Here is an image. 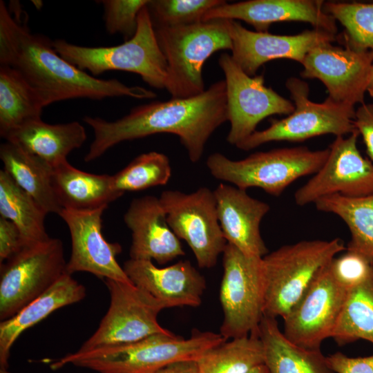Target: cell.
Returning a JSON list of instances; mask_svg holds the SVG:
<instances>
[{
    "label": "cell",
    "mask_w": 373,
    "mask_h": 373,
    "mask_svg": "<svg viewBox=\"0 0 373 373\" xmlns=\"http://www.w3.org/2000/svg\"><path fill=\"white\" fill-rule=\"evenodd\" d=\"M20 16L13 17L0 1V65L16 70L35 90L44 107L63 100L129 97L152 99L144 87L127 86L117 79H103L62 58L47 37L32 33Z\"/></svg>",
    "instance_id": "obj_1"
},
{
    "label": "cell",
    "mask_w": 373,
    "mask_h": 373,
    "mask_svg": "<svg viewBox=\"0 0 373 373\" xmlns=\"http://www.w3.org/2000/svg\"><path fill=\"white\" fill-rule=\"evenodd\" d=\"M83 120L94 131V140L84 157L86 162L122 142L171 133L179 137L189 160L195 163L201 159L213 132L228 121L225 82L219 80L194 97L136 106L113 122L89 116Z\"/></svg>",
    "instance_id": "obj_2"
},
{
    "label": "cell",
    "mask_w": 373,
    "mask_h": 373,
    "mask_svg": "<svg viewBox=\"0 0 373 373\" xmlns=\"http://www.w3.org/2000/svg\"><path fill=\"white\" fill-rule=\"evenodd\" d=\"M220 334L194 330L184 338L171 331L135 342L69 354L52 363L53 370L72 364L99 373H156L177 361L198 360L207 350L224 341Z\"/></svg>",
    "instance_id": "obj_3"
},
{
    "label": "cell",
    "mask_w": 373,
    "mask_h": 373,
    "mask_svg": "<svg viewBox=\"0 0 373 373\" xmlns=\"http://www.w3.org/2000/svg\"><path fill=\"white\" fill-rule=\"evenodd\" d=\"M345 250L340 238L301 240L262 257L264 316L283 318L319 271Z\"/></svg>",
    "instance_id": "obj_4"
},
{
    "label": "cell",
    "mask_w": 373,
    "mask_h": 373,
    "mask_svg": "<svg viewBox=\"0 0 373 373\" xmlns=\"http://www.w3.org/2000/svg\"><path fill=\"white\" fill-rule=\"evenodd\" d=\"M52 44L62 58L94 77L110 70L126 71L140 75L153 88H166L168 65L146 6L139 14L135 35L122 44L88 47L64 39L54 40Z\"/></svg>",
    "instance_id": "obj_5"
},
{
    "label": "cell",
    "mask_w": 373,
    "mask_h": 373,
    "mask_svg": "<svg viewBox=\"0 0 373 373\" xmlns=\"http://www.w3.org/2000/svg\"><path fill=\"white\" fill-rule=\"evenodd\" d=\"M154 28L168 65L165 89L171 98H189L202 93L206 90L202 75L206 60L217 51L232 49L227 20Z\"/></svg>",
    "instance_id": "obj_6"
},
{
    "label": "cell",
    "mask_w": 373,
    "mask_h": 373,
    "mask_svg": "<svg viewBox=\"0 0 373 373\" xmlns=\"http://www.w3.org/2000/svg\"><path fill=\"white\" fill-rule=\"evenodd\" d=\"M328 154L329 148L313 151L296 146L256 152L233 160L220 153H213L207 157L206 165L217 180L245 191L260 188L278 197L298 178L315 174Z\"/></svg>",
    "instance_id": "obj_7"
},
{
    "label": "cell",
    "mask_w": 373,
    "mask_h": 373,
    "mask_svg": "<svg viewBox=\"0 0 373 373\" xmlns=\"http://www.w3.org/2000/svg\"><path fill=\"white\" fill-rule=\"evenodd\" d=\"M286 88L294 111L283 119H271L268 128L256 131L236 147L250 151L271 142H303L326 134L348 135L357 131L354 124V106L329 97L321 103L312 102L309 98V85L296 77L287 79Z\"/></svg>",
    "instance_id": "obj_8"
},
{
    "label": "cell",
    "mask_w": 373,
    "mask_h": 373,
    "mask_svg": "<svg viewBox=\"0 0 373 373\" xmlns=\"http://www.w3.org/2000/svg\"><path fill=\"white\" fill-rule=\"evenodd\" d=\"M222 266L220 334L227 340L258 334L264 316L262 258L247 256L227 243Z\"/></svg>",
    "instance_id": "obj_9"
},
{
    "label": "cell",
    "mask_w": 373,
    "mask_h": 373,
    "mask_svg": "<svg viewBox=\"0 0 373 373\" xmlns=\"http://www.w3.org/2000/svg\"><path fill=\"white\" fill-rule=\"evenodd\" d=\"M63 243L51 238L23 247L1 264L0 320L10 318L66 272Z\"/></svg>",
    "instance_id": "obj_10"
},
{
    "label": "cell",
    "mask_w": 373,
    "mask_h": 373,
    "mask_svg": "<svg viewBox=\"0 0 373 373\" xmlns=\"http://www.w3.org/2000/svg\"><path fill=\"white\" fill-rule=\"evenodd\" d=\"M169 227L192 250L200 268L214 267L227 245L213 191L202 186L186 193L165 190L159 197Z\"/></svg>",
    "instance_id": "obj_11"
},
{
    "label": "cell",
    "mask_w": 373,
    "mask_h": 373,
    "mask_svg": "<svg viewBox=\"0 0 373 373\" xmlns=\"http://www.w3.org/2000/svg\"><path fill=\"white\" fill-rule=\"evenodd\" d=\"M105 284L110 306L97 330L78 352L129 343L169 331L157 321L164 305L149 293L133 283L105 279Z\"/></svg>",
    "instance_id": "obj_12"
},
{
    "label": "cell",
    "mask_w": 373,
    "mask_h": 373,
    "mask_svg": "<svg viewBox=\"0 0 373 373\" xmlns=\"http://www.w3.org/2000/svg\"><path fill=\"white\" fill-rule=\"evenodd\" d=\"M218 65L224 75L228 121L227 141L236 146L256 131L258 124L274 115L291 114L294 103L265 84L264 75L249 76L233 59L222 53Z\"/></svg>",
    "instance_id": "obj_13"
},
{
    "label": "cell",
    "mask_w": 373,
    "mask_h": 373,
    "mask_svg": "<svg viewBox=\"0 0 373 373\" xmlns=\"http://www.w3.org/2000/svg\"><path fill=\"white\" fill-rule=\"evenodd\" d=\"M329 263L283 318L285 336L303 348L319 350L323 342L332 338L347 294L334 277Z\"/></svg>",
    "instance_id": "obj_14"
},
{
    "label": "cell",
    "mask_w": 373,
    "mask_h": 373,
    "mask_svg": "<svg viewBox=\"0 0 373 373\" xmlns=\"http://www.w3.org/2000/svg\"><path fill=\"white\" fill-rule=\"evenodd\" d=\"M358 135L356 131L347 137H336L322 167L295 192L297 205L330 195L359 198L373 194V163L358 150Z\"/></svg>",
    "instance_id": "obj_15"
},
{
    "label": "cell",
    "mask_w": 373,
    "mask_h": 373,
    "mask_svg": "<svg viewBox=\"0 0 373 373\" xmlns=\"http://www.w3.org/2000/svg\"><path fill=\"white\" fill-rule=\"evenodd\" d=\"M372 64L373 55L370 52L324 43L306 55L300 75L319 79L328 97L336 102L361 105L365 103Z\"/></svg>",
    "instance_id": "obj_16"
},
{
    "label": "cell",
    "mask_w": 373,
    "mask_h": 373,
    "mask_svg": "<svg viewBox=\"0 0 373 373\" xmlns=\"http://www.w3.org/2000/svg\"><path fill=\"white\" fill-rule=\"evenodd\" d=\"M106 208L90 211L63 209L59 216L68 227L71 242V256L66 263V272L72 275L78 271L89 272L95 276L127 283H133L116 260L122 252L117 242H109L102 234V214Z\"/></svg>",
    "instance_id": "obj_17"
},
{
    "label": "cell",
    "mask_w": 373,
    "mask_h": 373,
    "mask_svg": "<svg viewBox=\"0 0 373 373\" xmlns=\"http://www.w3.org/2000/svg\"><path fill=\"white\" fill-rule=\"evenodd\" d=\"M227 25L233 44L231 56L249 76H255L260 66L274 59H288L302 64L311 50L337 38L317 28L282 35L249 30L234 20H227Z\"/></svg>",
    "instance_id": "obj_18"
},
{
    "label": "cell",
    "mask_w": 373,
    "mask_h": 373,
    "mask_svg": "<svg viewBox=\"0 0 373 373\" xmlns=\"http://www.w3.org/2000/svg\"><path fill=\"white\" fill-rule=\"evenodd\" d=\"M321 0H248L227 3L211 9L202 21L216 19L241 20L257 32H268L276 22L301 21L314 28L336 35V21L323 9Z\"/></svg>",
    "instance_id": "obj_19"
},
{
    "label": "cell",
    "mask_w": 373,
    "mask_h": 373,
    "mask_svg": "<svg viewBox=\"0 0 373 373\" xmlns=\"http://www.w3.org/2000/svg\"><path fill=\"white\" fill-rule=\"evenodd\" d=\"M122 267L135 285L160 301L166 309L201 305L206 280L189 260L160 268L151 260L129 258Z\"/></svg>",
    "instance_id": "obj_20"
},
{
    "label": "cell",
    "mask_w": 373,
    "mask_h": 373,
    "mask_svg": "<svg viewBox=\"0 0 373 373\" xmlns=\"http://www.w3.org/2000/svg\"><path fill=\"white\" fill-rule=\"evenodd\" d=\"M124 221L131 231V259L154 260L165 265L185 254L180 239L168 224L159 198L144 195L133 199Z\"/></svg>",
    "instance_id": "obj_21"
},
{
    "label": "cell",
    "mask_w": 373,
    "mask_h": 373,
    "mask_svg": "<svg viewBox=\"0 0 373 373\" xmlns=\"http://www.w3.org/2000/svg\"><path fill=\"white\" fill-rule=\"evenodd\" d=\"M213 193L218 220L227 243L247 256L262 258L267 254L260 227L270 206L233 185L220 183Z\"/></svg>",
    "instance_id": "obj_22"
},
{
    "label": "cell",
    "mask_w": 373,
    "mask_h": 373,
    "mask_svg": "<svg viewBox=\"0 0 373 373\" xmlns=\"http://www.w3.org/2000/svg\"><path fill=\"white\" fill-rule=\"evenodd\" d=\"M85 287L65 273L41 295L15 315L0 323V370H7L10 349L27 329L44 320L55 310L85 298Z\"/></svg>",
    "instance_id": "obj_23"
},
{
    "label": "cell",
    "mask_w": 373,
    "mask_h": 373,
    "mask_svg": "<svg viewBox=\"0 0 373 373\" xmlns=\"http://www.w3.org/2000/svg\"><path fill=\"white\" fill-rule=\"evenodd\" d=\"M3 139L55 167L80 148L87 138L78 122L50 124L41 118L28 122L7 133Z\"/></svg>",
    "instance_id": "obj_24"
},
{
    "label": "cell",
    "mask_w": 373,
    "mask_h": 373,
    "mask_svg": "<svg viewBox=\"0 0 373 373\" xmlns=\"http://www.w3.org/2000/svg\"><path fill=\"white\" fill-rule=\"evenodd\" d=\"M52 184L62 209L90 211L107 208L122 196L113 189L111 175L85 172L67 160L53 167Z\"/></svg>",
    "instance_id": "obj_25"
},
{
    "label": "cell",
    "mask_w": 373,
    "mask_h": 373,
    "mask_svg": "<svg viewBox=\"0 0 373 373\" xmlns=\"http://www.w3.org/2000/svg\"><path fill=\"white\" fill-rule=\"evenodd\" d=\"M258 334L270 373H335L321 350L300 347L280 331L276 318L263 316Z\"/></svg>",
    "instance_id": "obj_26"
},
{
    "label": "cell",
    "mask_w": 373,
    "mask_h": 373,
    "mask_svg": "<svg viewBox=\"0 0 373 373\" xmlns=\"http://www.w3.org/2000/svg\"><path fill=\"white\" fill-rule=\"evenodd\" d=\"M3 170L47 213L59 214L63 209L52 184L53 167L10 142L0 146Z\"/></svg>",
    "instance_id": "obj_27"
},
{
    "label": "cell",
    "mask_w": 373,
    "mask_h": 373,
    "mask_svg": "<svg viewBox=\"0 0 373 373\" xmlns=\"http://www.w3.org/2000/svg\"><path fill=\"white\" fill-rule=\"evenodd\" d=\"M0 214L18 228L24 247L50 238L44 226L48 213L3 169L0 171Z\"/></svg>",
    "instance_id": "obj_28"
},
{
    "label": "cell",
    "mask_w": 373,
    "mask_h": 373,
    "mask_svg": "<svg viewBox=\"0 0 373 373\" xmlns=\"http://www.w3.org/2000/svg\"><path fill=\"white\" fill-rule=\"evenodd\" d=\"M44 106L35 90L14 68L0 65V135L41 119Z\"/></svg>",
    "instance_id": "obj_29"
},
{
    "label": "cell",
    "mask_w": 373,
    "mask_h": 373,
    "mask_svg": "<svg viewBox=\"0 0 373 373\" xmlns=\"http://www.w3.org/2000/svg\"><path fill=\"white\" fill-rule=\"evenodd\" d=\"M314 204L317 210L334 214L345 223L351 234L346 250L373 260V194L359 198L330 195Z\"/></svg>",
    "instance_id": "obj_30"
},
{
    "label": "cell",
    "mask_w": 373,
    "mask_h": 373,
    "mask_svg": "<svg viewBox=\"0 0 373 373\" xmlns=\"http://www.w3.org/2000/svg\"><path fill=\"white\" fill-rule=\"evenodd\" d=\"M265 362L258 334L232 338L205 351L197 360L200 373H247Z\"/></svg>",
    "instance_id": "obj_31"
},
{
    "label": "cell",
    "mask_w": 373,
    "mask_h": 373,
    "mask_svg": "<svg viewBox=\"0 0 373 373\" xmlns=\"http://www.w3.org/2000/svg\"><path fill=\"white\" fill-rule=\"evenodd\" d=\"M332 338L338 345L359 339L373 344V274L347 291Z\"/></svg>",
    "instance_id": "obj_32"
},
{
    "label": "cell",
    "mask_w": 373,
    "mask_h": 373,
    "mask_svg": "<svg viewBox=\"0 0 373 373\" xmlns=\"http://www.w3.org/2000/svg\"><path fill=\"white\" fill-rule=\"evenodd\" d=\"M171 176L169 158L164 153L150 151L140 154L124 169L111 175L113 189L122 196L168 183Z\"/></svg>",
    "instance_id": "obj_33"
},
{
    "label": "cell",
    "mask_w": 373,
    "mask_h": 373,
    "mask_svg": "<svg viewBox=\"0 0 373 373\" xmlns=\"http://www.w3.org/2000/svg\"><path fill=\"white\" fill-rule=\"evenodd\" d=\"M323 9L344 27V46L373 55V3L324 1Z\"/></svg>",
    "instance_id": "obj_34"
},
{
    "label": "cell",
    "mask_w": 373,
    "mask_h": 373,
    "mask_svg": "<svg viewBox=\"0 0 373 373\" xmlns=\"http://www.w3.org/2000/svg\"><path fill=\"white\" fill-rule=\"evenodd\" d=\"M224 0H149V10L154 27H177L202 21L212 8Z\"/></svg>",
    "instance_id": "obj_35"
},
{
    "label": "cell",
    "mask_w": 373,
    "mask_h": 373,
    "mask_svg": "<svg viewBox=\"0 0 373 373\" xmlns=\"http://www.w3.org/2000/svg\"><path fill=\"white\" fill-rule=\"evenodd\" d=\"M104 20L107 32L121 34L124 41L131 39L138 26V17L149 0H103Z\"/></svg>",
    "instance_id": "obj_36"
},
{
    "label": "cell",
    "mask_w": 373,
    "mask_h": 373,
    "mask_svg": "<svg viewBox=\"0 0 373 373\" xmlns=\"http://www.w3.org/2000/svg\"><path fill=\"white\" fill-rule=\"evenodd\" d=\"M345 251L333 258L329 267L335 279L348 291L373 274V260L361 254Z\"/></svg>",
    "instance_id": "obj_37"
},
{
    "label": "cell",
    "mask_w": 373,
    "mask_h": 373,
    "mask_svg": "<svg viewBox=\"0 0 373 373\" xmlns=\"http://www.w3.org/2000/svg\"><path fill=\"white\" fill-rule=\"evenodd\" d=\"M326 360L335 373H373V354L351 357L336 352L327 356Z\"/></svg>",
    "instance_id": "obj_38"
},
{
    "label": "cell",
    "mask_w": 373,
    "mask_h": 373,
    "mask_svg": "<svg viewBox=\"0 0 373 373\" xmlns=\"http://www.w3.org/2000/svg\"><path fill=\"white\" fill-rule=\"evenodd\" d=\"M24 247L18 228L9 220L0 217V263L9 260Z\"/></svg>",
    "instance_id": "obj_39"
},
{
    "label": "cell",
    "mask_w": 373,
    "mask_h": 373,
    "mask_svg": "<svg viewBox=\"0 0 373 373\" xmlns=\"http://www.w3.org/2000/svg\"><path fill=\"white\" fill-rule=\"evenodd\" d=\"M354 126L361 135L367 153L373 163V104H361L355 111Z\"/></svg>",
    "instance_id": "obj_40"
},
{
    "label": "cell",
    "mask_w": 373,
    "mask_h": 373,
    "mask_svg": "<svg viewBox=\"0 0 373 373\" xmlns=\"http://www.w3.org/2000/svg\"><path fill=\"white\" fill-rule=\"evenodd\" d=\"M156 373H200L197 360H185L172 363Z\"/></svg>",
    "instance_id": "obj_41"
},
{
    "label": "cell",
    "mask_w": 373,
    "mask_h": 373,
    "mask_svg": "<svg viewBox=\"0 0 373 373\" xmlns=\"http://www.w3.org/2000/svg\"><path fill=\"white\" fill-rule=\"evenodd\" d=\"M247 373H270L269 369L265 363L260 364L252 370H251Z\"/></svg>",
    "instance_id": "obj_42"
},
{
    "label": "cell",
    "mask_w": 373,
    "mask_h": 373,
    "mask_svg": "<svg viewBox=\"0 0 373 373\" xmlns=\"http://www.w3.org/2000/svg\"><path fill=\"white\" fill-rule=\"evenodd\" d=\"M367 92L373 98V64L371 70L370 78Z\"/></svg>",
    "instance_id": "obj_43"
},
{
    "label": "cell",
    "mask_w": 373,
    "mask_h": 373,
    "mask_svg": "<svg viewBox=\"0 0 373 373\" xmlns=\"http://www.w3.org/2000/svg\"><path fill=\"white\" fill-rule=\"evenodd\" d=\"M0 373H11L8 370H0Z\"/></svg>",
    "instance_id": "obj_44"
}]
</instances>
